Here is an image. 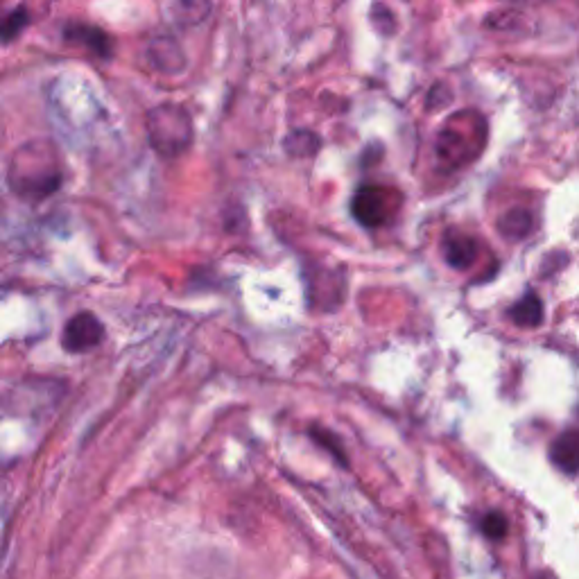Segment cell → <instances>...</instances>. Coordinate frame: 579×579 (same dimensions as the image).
<instances>
[{"label": "cell", "instance_id": "obj_7", "mask_svg": "<svg viewBox=\"0 0 579 579\" xmlns=\"http://www.w3.org/2000/svg\"><path fill=\"white\" fill-rule=\"evenodd\" d=\"M444 256L446 263L455 267V270H466V267H471L475 258H478V243H475L471 236L455 233V236L446 238Z\"/></svg>", "mask_w": 579, "mask_h": 579}, {"label": "cell", "instance_id": "obj_1", "mask_svg": "<svg viewBox=\"0 0 579 579\" xmlns=\"http://www.w3.org/2000/svg\"><path fill=\"white\" fill-rule=\"evenodd\" d=\"M7 179H10L16 193L21 197H30V200H41V197L55 193L62 184V168H59L53 145L25 143L14 154Z\"/></svg>", "mask_w": 579, "mask_h": 579}, {"label": "cell", "instance_id": "obj_6", "mask_svg": "<svg viewBox=\"0 0 579 579\" xmlns=\"http://www.w3.org/2000/svg\"><path fill=\"white\" fill-rule=\"evenodd\" d=\"M550 462L568 475L579 473V428L566 430L550 446Z\"/></svg>", "mask_w": 579, "mask_h": 579}, {"label": "cell", "instance_id": "obj_4", "mask_svg": "<svg viewBox=\"0 0 579 579\" xmlns=\"http://www.w3.org/2000/svg\"><path fill=\"white\" fill-rule=\"evenodd\" d=\"M105 335V326L100 324V319L93 313H77L73 319H68L64 328L62 344L66 351L80 353L98 347Z\"/></svg>", "mask_w": 579, "mask_h": 579}, {"label": "cell", "instance_id": "obj_9", "mask_svg": "<svg viewBox=\"0 0 579 579\" xmlns=\"http://www.w3.org/2000/svg\"><path fill=\"white\" fill-rule=\"evenodd\" d=\"M150 59H152L154 66L161 68V71H168V73H177L186 66L184 53H181V48L172 39L154 41L150 46Z\"/></svg>", "mask_w": 579, "mask_h": 579}, {"label": "cell", "instance_id": "obj_2", "mask_svg": "<svg viewBox=\"0 0 579 579\" xmlns=\"http://www.w3.org/2000/svg\"><path fill=\"white\" fill-rule=\"evenodd\" d=\"M148 138L161 157H181L193 143V120L179 105H159L148 114Z\"/></svg>", "mask_w": 579, "mask_h": 579}, {"label": "cell", "instance_id": "obj_14", "mask_svg": "<svg viewBox=\"0 0 579 579\" xmlns=\"http://www.w3.org/2000/svg\"><path fill=\"white\" fill-rule=\"evenodd\" d=\"M310 435H313L315 442H317L319 446H322V448H326V451L331 453L337 462L347 466V453L342 451L340 442H337V439L331 435V432H326V430H322V428H315L313 432H310Z\"/></svg>", "mask_w": 579, "mask_h": 579}, {"label": "cell", "instance_id": "obj_5", "mask_svg": "<svg viewBox=\"0 0 579 579\" xmlns=\"http://www.w3.org/2000/svg\"><path fill=\"white\" fill-rule=\"evenodd\" d=\"M64 39L75 43V46H82L84 50H89L95 57H111V50H114V43H111L109 34L102 32L100 28H93V25H68L64 30Z\"/></svg>", "mask_w": 579, "mask_h": 579}, {"label": "cell", "instance_id": "obj_3", "mask_svg": "<svg viewBox=\"0 0 579 579\" xmlns=\"http://www.w3.org/2000/svg\"><path fill=\"white\" fill-rule=\"evenodd\" d=\"M396 206V195L383 186H362L351 202V213L362 227L376 229L390 220Z\"/></svg>", "mask_w": 579, "mask_h": 579}, {"label": "cell", "instance_id": "obj_8", "mask_svg": "<svg viewBox=\"0 0 579 579\" xmlns=\"http://www.w3.org/2000/svg\"><path fill=\"white\" fill-rule=\"evenodd\" d=\"M509 319L521 328H537L543 322V304L537 292H527L509 308Z\"/></svg>", "mask_w": 579, "mask_h": 579}, {"label": "cell", "instance_id": "obj_15", "mask_svg": "<svg viewBox=\"0 0 579 579\" xmlns=\"http://www.w3.org/2000/svg\"><path fill=\"white\" fill-rule=\"evenodd\" d=\"M534 579H557V577L555 573H550V570H543V573H539Z\"/></svg>", "mask_w": 579, "mask_h": 579}, {"label": "cell", "instance_id": "obj_10", "mask_svg": "<svg viewBox=\"0 0 579 579\" xmlns=\"http://www.w3.org/2000/svg\"><path fill=\"white\" fill-rule=\"evenodd\" d=\"M532 229H534L532 213L527 209H521V206L509 209L503 218L498 220L500 236H505L509 240H523L525 236H530Z\"/></svg>", "mask_w": 579, "mask_h": 579}, {"label": "cell", "instance_id": "obj_12", "mask_svg": "<svg viewBox=\"0 0 579 579\" xmlns=\"http://www.w3.org/2000/svg\"><path fill=\"white\" fill-rule=\"evenodd\" d=\"M30 14L25 10H16L10 16L0 21V41H12L21 34V30L28 25Z\"/></svg>", "mask_w": 579, "mask_h": 579}, {"label": "cell", "instance_id": "obj_13", "mask_svg": "<svg viewBox=\"0 0 579 579\" xmlns=\"http://www.w3.org/2000/svg\"><path fill=\"white\" fill-rule=\"evenodd\" d=\"M480 527H482V534H485L489 541H500V539L507 537L509 523L500 512H489L485 518H482Z\"/></svg>", "mask_w": 579, "mask_h": 579}, {"label": "cell", "instance_id": "obj_11", "mask_svg": "<svg viewBox=\"0 0 579 579\" xmlns=\"http://www.w3.org/2000/svg\"><path fill=\"white\" fill-rule=\"evenodd\" d=\"M285 148L295 157H310L319 150V138L310 132H295L285 138Z\"/></svg>", "mask_w": 579, "mask_h": 579}]
</instances>
